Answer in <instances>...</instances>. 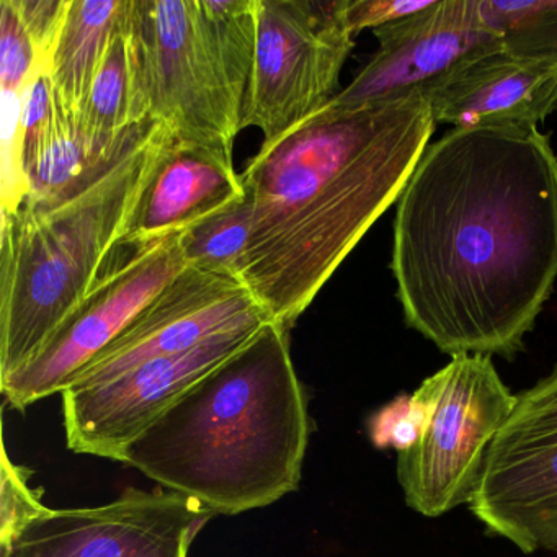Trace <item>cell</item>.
<instances>
[{"label": "cell", "mask_w": 557, "mask_h": 557, "mask_svg": "<svg viewBox=\"0 0 557 557\" xmlns=\"http://www.w3.org/2000/svg\"><path fill=\"white\" fill-rule=\"evenodd\" d=\"M436 122L422 96L329 102L240 174L253 230L239 278L270 321L292 329L381 214L397 203Z\"/></svg>", "instance_id": "2"}, {"label": "cell", "mask_w": 557, "mask_h": 557, "mask_svg": "<svg viewBox=\"0 0 557 557\" xmlns=\"http://www.w3.org/2000/svg\"><path fill=\"white\" fill-rule=\"evenodd\" d=\"M24 94L0 90L2 97V213H14L27 197L24 174Z\"/></svg>", "instance_id": "23"}, {"label": "cell", "mask_w": 557, "mask_h": 557, "mask_svg": "<svg viewBox=\"0 0 557 557\" xmlns=\"http://www.w3.org/2000/svg\"><path fill=\"white\" fill-rule=\"evenodd\" d=\"M429 102L436 125L537 128L557 113V66L500 50L469 64Z\"/></svg>", "instance_id": "15"}, {"label": "cell", "mask_w": 557, "mask_h": 557, "mask_svg": "<svg viewBox=\"0 0 557 557\" xmlns=\"http://www.w3.org/2000/svg\"><path fill=\"white\" fill-rule=\"evenodd\" d=\"M40 73H50L11 0H0V90L22 92Z\"/></svg>", "instance_id": "22"}, {"label": "cell", "mask_w": 557, "mask_h": 557, "mask_svg": "<svg viewBox=\"0 0 557 557\" xmlns=\"http://www.w3.org/2000/svg\"><path fill=\"white\" fill-rule=\"evenodd\" d=\"M404 319L449 357L513 358L557 280V156L537 128H451L394 218Z\"/></svg>", "instance_id": "1"}, {"label": "cell", "mask_w": 557, "mask_h": 557, "mask_svg": "<svg viewBox=\"0 0 557 557\" xmlns=\"http://www.w3.org/2000/svg\"><path fill=\"white\" fill-rule=\"evenodd\" d=\"M433 0H342V21L351 37L377 30L410 17L432 5Z\"/></svg>", "instance_id": "27"}, {"label": "cell", "mask_w": 557, "mask_h": 557, "mask_svg": "<svg viewBox=\"0 0 557 557\" xmlns=\"http://www.w3.org/2000/svg\"><path fill=\"white\" fill-rule=\"evenodd\" d=\"M201 30L234 99L244 106L257 48L256 0H195Z\"/></svg>", "instance_id": "19"}, {"label": "cell", "mask_w": 557, "mask_h": 557, "mask_svg": "<svg viewBox=\"0 0 557 557\" xmlns=\"http://www.w3.org/2000/svg\"><path fill=\"white\" fill-rule=\"evenodd\" d=\"M174 133L158 125L83 190L25 198L0 223V384L30 363L83 301L128 230Z\"/></svg>", "instance_id": "4"}, {"label": "cell", "mask_w": 557, "mask_h": 557, "mask_svg": "<svg viewBox=\"0 0 557 557\" xmlns=\"http://www.w3.org/2000/svg\"><path fill=\"white\" fill-rule=\"evenodd\" d=\"M181 233L107 270L21 371L0 384L12 409L63 394L185 269Z\"/></svg>", "instance_id": "9"}, {"label": "cell", "mask_w": 557, "mask_h": 557, "mask_svg": "<svg viewBox=\"0 0 557 557\" xmlns=\"http://www.w3.org/2000/svg\"><path fill=\"white\" fill-rule=\"evenodd\" d=\"M425 420L426 410L422 400L416 394H403L370 417L368 433L376 448H393L400 453L419 440Z\"/></svg>", "instance_id": "25"}, {"label": "cell", "mask_w": 557, "mask_h": 557, "mask_svg": "<svg viewBox=\"0 0 557 557\" xmlns=\"http://www.w3.org/2000/svg\"><path fill=\"white\" fill-rule=\"evenodd\" d=\"M481 8L505 53L557 66V0H482Z\"/></svg>", "instance_id": "21"}, {"label": "cell", "mask_w": 557, "mask_h": 557, "mask_svg": "<svg viewBox=\"0 0 557 557\" xmlns=\"http://www.w3.org/2000/svg\"><path fill=\"white\" fill-rule=\"evenodd\" d=\"M417 397L426 410L419 440L397 453V481L423 517L471 504L485 456L517 404L491 357L456 355L426 377Z\"/></svg>", "instance_id": "5"}, {"label": "cell", "mask_w": 557, "mask_h": 557, "mask_svg": "<svg viewBox=\"0 0 557 557\" xmlns=\"http://www.w3.org/2000/svg\"><path fill=\"white\" fill-rule=\"evenodd\" d=\"M156 125L158 120H149L122 141H99L86 132L79 112L57 92L47 125L24 141L25 198L58 201L77 194L115 165Z\"/></svg>", "instance_id": "16"}, {"label": "cell", "mask_w": 557, "mask_h": 557, "mask_svg": "<svg viewBox=\"0 0 557 557\" xmlns=\"http://www.w3.org/2000/svg\"><path fill=\"white\" fill-rule=\"evenodd\" d=\"M126 17L112 38L89 99L79 112L86 132L103 143L122 141L136 126L145 123L139 122L136 110L135 71L126 35Z\"/></svg>", "instance_id": "18"}, {"label": "cell", "mask_w": 557, "mask_h": 557, "mask_svg": "<svg viewBox=\"0 0 557 557\" xmlns=\"http://www.w3.org/2000/svg\"><path fill=\"white\" fill-rule=\"evenodd\" d=\"M41 61L50 67L71 0H11Z\"/></svg>", "instance_id": "26"}, {"label": "cell", "mask_w": 557, "mask_h": 557, "mask_svg": "<svg viewBox=\"0 0 557 557\" xmlns=\"http://www.w3.org/2000/svg\"><path fill=\"white\" fill-rule=\"evenodd\" d=\"M244 194L233 156L174 136L116 247L149 249Z\"/></svg>", "instance_id": "14"}, {"label": "cell", "mask_w": 557, "mask_h": 557, "mask_svg": "<svg viewBox=\"0 0 557 557\" xmlns=\"http://www.w3.org/2000/svg\"><path fill=\"white\" fill-rule=\"evenodd\" d=\"M257 48L243 106L244 128L270 145L324 109L355 41L342 0H256Z\"/></svg>", "instance_id": "7"}, {"label": "cell", "mask_w": 557, "mask_h": 557, "mask_svg": "<svg viewBox=\"0 0 557 557\" xmlns=\"http://www.w3.org/2000/svg\"><path fill=\"white\" fill-rule=\"evenodd\" d=\"M213 517L190 495L128 487L99 507L48 508L0 544V557H188Z\"/></svg>", "instance_id": "11"}, {"label": "cell", "mask_w": 557, "mask_h": 557, "mask_svg": "<svg viewBox=\"0 0 557 557\" xmlns=\"http://www.w3.org/2000/svg\"><path fill=\"white\" fill-rule=\"evenodd\" d=\"M128 5L129 0H71L50 64L51 83L71 109L86 106Z\"/></svg>", "instance_id": "17"}, {"label": "cell", "mask_w": 557, "mask_h": 557, "mask_svg": "<svg viewBox=\"0 0 557 557\" xmlns=\"http://www.w3.org/2000/svg\"><path fill=\"white\" fill-rule=\"evenodd\" d=\"M126 35L139 122L233 156L243 132L234 99L201 30L195 0H129Z\"/></svg>", "instance_id": "6"}, {"label": "cell", "mask_w": 557, "mask_h": 557, "mask_svg": "<svg viewBox=\"0 0 557 557\" xmlns=\"http://www.w3.org/2000/svg\"><path fill=\"white\" fill-rule=\"evenodd\" d=\"M482 0H433L432 5L374 30L376 53L332 102L344 107L426 100L469 64L502 50L482 15Z\"/></svg>", "instance_id": "12"}, {"label": "cell", "mask_w": 557, "mask_h": 557, "mask_svg": "<svg viewBox=\"0 0 557 557\" xmlns=\"http://www.w3.org/2000/svg\"><path fill=\"white\" fill-rule=\"evenodd\" d=\"M253 319L270 321L240 278L185 267L70 387L106 383L145 361L190 350Z\"/></svg>", "instance_id": "13"}, {"label": "cell", "mask_w": 557, "mask_h": 557, "mask_svg": "<svg viewBox=\"0 0 557 557\" xmlns=\"http://www.w3.org/2000/svg\"><path fill=\"white\" fill-rule=\"evenodd\" d=\"M311 425L289 329L270 321L178 397L122 462L216 515H239L299 487Z\"/></svg>", "instance_id": "3"}, {"label": "cell", "mask_w": 557, "mask_h": 557, "mask_svg": "<svg viewBox=\"0 0 557 557\" xmlns=\"http://www.w3.org/2000/svg\"><path fill=\"white\" fill-rule=\"evenodd\" d=\"M253 230L252 198L243 197L208 214L181 233L185 265L239 278Z\"/></svg>", "instance_id": "20"}, {"label": "cell", "mask_w": 557, "mask_h": 557, "mask_svg": "<svg viewBox=\"0 0 557 557\" xmlns=\"http://www.w3.org/2000/svg\"><path fill=\"white\" fill-rule=\"evenodd\" d=\"M469 505L488 533L523 553L557 554V368L518 394Z\"/></svg>", "instance_id": "8"}, {"label": "cell", "mask_w": 557, "mask_h": 557, "mask_svg": "<svg viewBox=\"0 0 557 557\" xmlns=\"http://www.w3.org/2000/svg\"><path fill=\"white\" fill-rule=\"evenodd\" d=\"M28 472L9 459L4 446L0 471V544L8 543L22 528L48 510L41 502V488L38 491L28 484Z\"/></svg>", "instance_id": "24"}, {"label": "cell", "mask_w": 557, "mask_h": 557, "mask_svg": "<svg viewBox=\"0 0 557 557\" xmlns=\"http://www.w3.org/2000/svg\"><path fill=\"white\" fill-rule=\"evenodd\" d=\"M267 322H243L190 350L152 358L106 383L64 391L63 422L71 451L122 462L129 445L178 397L240 350Z\"/></svg>", "instance_id": "10"}]
</instances>
